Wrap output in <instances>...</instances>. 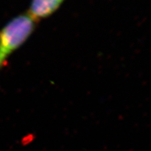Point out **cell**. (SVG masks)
I'll use <instances>...</instances> for the list:
<instances>
[{
    "mask_svg": "<svg viewBox=\"0 0 151 151\" xmlns=\"http://www.w3.org/2000/svg\"><path fill=\"white\" fill-rule=\"evenodd\" d=\"M65 0H31L27 12L34 20L39 22L54 14Z\"/></svg>",
    "mask_w": 151,
    "mask_h": 151,
    "instance_id": "cell-2",
    "label": "cell"
},
{
    "mask_svg": "<svg viewBox=\"0 0 151 151\" xmlns=\"http://www.w3.org/2000/svg\"><path fill=\"white\" fill-rule=\"evenodd\" d=\"M37 23L25 13L14 17L0 30V69L5 65L9 57L30 37Z\"/></svg>",
    "mask_w": 151,
    "mask_h": 151,
    "instance_id": "cell-1",
    "label": "cell"
}]
</instances>
